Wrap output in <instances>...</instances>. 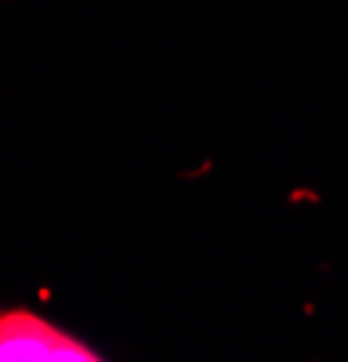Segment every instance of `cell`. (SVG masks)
<instances>
[{"label":"cell","mask_w":348,"mask_h":362,"mask_svg":"<svg viewBox=\"0 0 348 362\" xmlns=\"http://www.w3.org/2000/svg\"><path fill=\"white\" fill-rule=\"evenodd\" d=\"M102 355L37 312H0V362H98Z\"/></svg>","instance_id":"6da1fadb"}]
</instances>
